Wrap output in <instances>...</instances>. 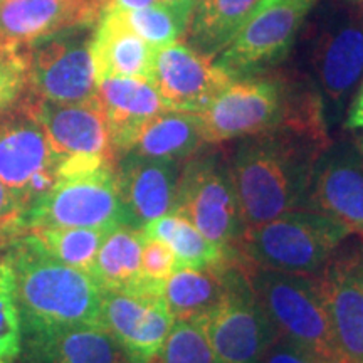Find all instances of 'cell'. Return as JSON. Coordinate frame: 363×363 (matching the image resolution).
I'll return each mask as SVG.
<instances>
[{"label":"cell","instance_id":"cell-5","mask_svg":"<svg viewBox=\"0 0 363 363\" xmlns=\"http://www.w3.org/2000/svg\"><path fill=\"white\" fill-rule=\"evenodd\" d=\"M244 271L281 338L323 363H343L318 276L257 267Z\"/></svg>","mask_w":363,"mask_h":363},{"label":"cell","instance_id":"cell-14","mask_svg":"<svg viewBox=\"0 0 363 363\" xmlns=\"http://www.w3.org/2000/svg\"><path fill=\"white\" fill-rule=\"evenodd\" d=\"M316 276L343 363H363V239L348 238Z\"/></svg>","mask_w":363,"mask_h":363},{"label":"cell","instance_id":"cell-22","mask_svg":"<svg viewBox=\"0 0 363 363\" xmlns=\"http://www.w3.org/2000/svg\"><path fill=\"white\" fill-rule=\"evenodd\" d=\"M96 99L110 126L116 160L140 126L169 110L152 81L143 78L99 79Z\"/></svg>","mask_w":363,"mask_h":363},{"label":"cell","instance_id":"cell-25","mask_svg":"<svg viewBox=\"0 0 363 363\" xmlns=\"http://www.w3.org/2000/svg\"><path fill=\"white\" fill-rule=\"evenodd\" d=\"M234 261L208 267H179L163 284V299L175 320H197L224 296Z\"/></svg>","mask_w":363,"mask_h":363},{"label":"cell","instance_id":"cell-39","mask_svg":"<svg viewBox=\"0 0 363 363\" xmlns=\"http://www.w3.org/2000/svg\"><path fill=\"white\" fill-rule=\"evenodd\" d=\"M342 2L353 4V6H363V0H342Z\"/></svg>","mask_w":363,"mask_h":363},{"label":"cell","instance_id":"cell-32","mask_svg":"<svg viewBox=\"0 0 363 363\" xmlns=\"http://www.w3.org/2000/svg\"><path fill=\"white\" fill-rule=\"evenodd\" d=\"M27 93V51L0 45V111L17 104Z\"/></svg>","mask_w":363,"mask_h":363},{"label":"cell","instance_id":"cell-31","mask_svg":"<svg viewBox=\"0 0 363 363\" xmlns=\"http://www.w3.org/2000/svg\"><path fill=\"white\" fill-rule=\"evenodd\" d=\"M152 363H217L197 320H175L169 338Z\"/></svg>","mask_w":363,"mask_h":363},{"label":"cell","instance_id":"cell-37","mask_svg":"<svg viewBox=\"0 0 363 363\" xmlns=\"http://www.w3.org/2000/svg\"><path fill=\"white\" fill-rule=\"evenodd\" d=\"M160 2V0H99L103 9H118V11H136V9H143L153 4Z\"/></svg>","mask_w":363,"mask_h":363},{"label":"cell","instance_id":"cell-29","mask_svg":"<svg viewBox=\"0 0 363 363\" xmlns=\"http://www.w3.org/2000/svg\"><path fill=\"white\" fill-rule=\"evenodd\" d=\"M110 229L113 227H40L29 233L62 264L91 274L99 247Z\"/></svg>","mask_w":363,"mask_h":363},{"label":"cell","instance_id":"cell-16","mask_svg":"<svg viewBox=\"0 0 363 363\" xmlns=\"http://www.w3.org/2000/svg\"><path fill=\"white\" fill-rule=\"evenodd\" d=\"M150 81L169 110L201 113L233 79L189 44L155 49Z\"/></svg>","mask_w":363,"mask_h":363},{"label":"cell","instance_id":"cell-26","mask_svg":"<svg viewBox=\"0 0 363 363\" xmlns=\"http://www.w3.org/2000/svg\"><path fill=\"white\" fill-rule=\"evenodd\" d=\"M261 0H197L187 30L189 45L216 59L256 16Z\"/></svg>","mask_w":363,"mask_h":363},{"label":"cell","instance_id":"cell-13","mask_svg":"<svg viewBox=\"0 0 363 363\" xmlns=\"http://www.w3.org/2000/svg\"><path fill=\"white\" fill-rule=\"evenodd\" d=\"M163 291H103L99 325L111 335L126 363H152L174 328Z\"/></svg>","mask_w":363,"mask_h":363},{"label":"cell","instance_id":"cell-24","mask_svg":"<svg viewBox=\"0 0 363 363\" xmlns=\"http://www.w3.org/2000/svg\"><path fill=\"white\" fill-rule=\"evenodd\" d=\"M142 229L118 224L110 229L99 247L91 276L103 291L163 289L165 283L145 279L142 274Z\"/></svg>","mask_w":363,"mask_h":363},{"label":"cell","instance_id":"cell-8","mask_svg":"<svg viewBox=\"0 0 363 363\" xmlns=\"http://www.w3.org/2000/svg\"><path fill=\"white\" fill-rule=\"evenodd\" d=\"M48 135L57 157V179L115 167L110 126L96 96L79 103L22 98Z\"/></svg>","mask_w":363,"mask_h":363},{"label":"cell","instance_id":"cell-6","mask_svg":"<svg viewBox=\"0 0 363 363\" xmlns=\"http://www.w3.org/2000/svg\"><path fill=\"white\" fill-rule=\"evenodd\" d=\"M121 222L115 167L61 177L0 229L12 238L40 227H115Z\"/></svg>","mask_w":363,"mask_h":363},{"label":"cell","instance_id":"cell-7","mask_svg":"<svg viewBox=\"0 0 363 363\" xmlns=\"http://www.w3.org/2000/svg\"><path fill=\"white\" fill-rule=\"evenodd\" d=\"M175 211L222 251L234 252L246 225L229 160L222 153L202 148L182 163Z\"/></svg>","mask_w":363,"mask_h":363},{"label":"cell","instance_id":"cell-20","mask_svg":"<svg viewBox=\"0 0 363 363\" xmlns=\"http://www.w3.org/2000/svg\"><path fill=\"white\" fill-rule=\"evenodd\" d=\"M26 363H126L115 340L103 326L24 331Z\"/></svg>","mask_w":363,"mask_h":363},{"label":"cell","instance_id":"cell-1","mask_svg":"<svg viewBox=\"0 0 363 363\" xmlns=\"http://www.w3.org/2000/svg\"><path fill=\"white\" fill-rule=\"evenodd\" d=\"M199 116L207 145L278 131L331 145L320 91L279 74L233 81Z\"/></svg>","mask_w":363,"mask_h":363},{"label":"cell","instance_id":"cell-34","mask_svg":"<svg viewBox=\"0 0 363 363\" xmlns=\"http://www.w3.org/2000/svg\"><path fill=\"white\" fill-rule=\"evenodd\" d=\"M257 363H323L316 357L310 355L301 348L294 347L293 343L286 342L284 338L278 337L269 345V348L261 357Z\"/></svg>","mask_w":363,"mask_h":363},{"label":"cell","instance_id":"cell-38","mask_svg":"<svg viewBox=\"0 0 363 363\" xmlns=\"http://www.w3.org/2000/svg\"><path fill=\"white\" fill-rule=\"evenodd\" d=\"M279 2H283V0H261L259 7H257V12L262 11V9H267V7L274 6V4H279ZM257 12H256V13H257Z\"/></svg>","mask_w":363,"mask_h":363},{"label":"cell","instance_id":"cell-10","mask_svg":"<svg viewBox=\"0 0 363 363\" xmlns=\"http://www.w3.org/2000/svg\"><path fill=\"white\" fill-rule=\"evenodd\" d=\"M93 29L72 27L26 49L27 96L49 103H79L96 96Z\"/></svg>","mask_w":363,"mask_h":363},{"label":"cell","instance_id":"cell-3","mask_svg":"<svg viewBox=\"0 0 363 363\" xmlns=\"http://www.w3.org/2000/svg\"><path fill=\"white\" fill-rule=\"evenodd\" d=\"M4 247L16 274L24 331L99 325L103 289L93 276L62 264L30 233L12 235Z\"/></svg>","mask_w":363,"mask_h":363},{"label":"cell","instance_id":"cell-28","mask_svg":"<svg viewBox=\"0 0 363 363\" xmlns=\"http://www.w3.org/2000/svg\"><path fill=\"white\" fill-rule=\"evenodd\" d=\"M195 6L197 0H160L153 6L136 11H120V13L136 35L153 49H158L185 38Z\"/></svg>","mask_w":363,"mask_h":363},{"label":"cell","instance_id":"cell-17","mask_svg":"<svg viewBox=\"0 0 363 363\" xmlns=\"http://www.w3.org/2000/svg\"><path fill=\"white\" fill-rule=\"evenodd\" d=\"M308 208L331 217L363 239V153L352 143H340L321 153L315 163Z\"/></svg>","mask_w":363,"mask_h":363},{"label":"cell","instance_id":"cell-4","mask_svg":"<svg viewBox=\"0 0 363 363\" xmlns=\"http://www.w3.org/2000/svg\"><path fill=\"white\" fill-rule=\"evenodd\" d=\"M348 238L350 230L331 217L298 208L246 227L234 251L242 267L316 276Z\"/></svg>","mask_w":363,"mask_h":363},{"label":"cell","instance_id":"cell-35","mask_svg":"<svg viewBox=\"0 0 363 363\" xmlns=\"http://www.w3.org/2000/svg\"><path fill=\"white\" fill-rule=\"evenodd\" d=\"M22 203L17 195L0 180V229L11 224L21 212Z\"/></svg>","mask_w":363,"mask_h":363},{"label":"cell","instance_id":"cell-41","mask_svg":"<svg viewBox=\"0 0 363 363\" xmlns=\"http://www.w3.org/2000/svg\"><path fill=\"white\" fill-rule=\"evenodd\" d=\"M0 2H4V0H0Z\"/></svg>","mask_w":363,"mask_h":363},{"label":"cell","instance_id":"cell-40","mask_svg":"<svg viewBox=\"0 0 363 363\" xmlns=\"http://www.w3.org/2000/svg\"><path fill=\"white\" fill-rule=\"evenodd\" d=\"M2 44H4V43H2V40H0V45H2Z\"/></svg>","mask_w":363,"mask_h":363},{"label":"cell","instance_id":"cell-12","mask_svg":"<svg viewBox=\"0 0 363 363\" xmlns=\"http://www.w3.org/2000/svg\"><path fill=\"white\" fill-rule=\"evenodd\" d=\"M315 0H283L262 9L222 51L216 65L230 79L266 74L288 56Z\"/></svg>","mask_w":363,"mask_h":363},{"label":"cell","instance_id":"cell-9","mask_svg":"<svg viewBox=\"0 0 363 363\" xmlns=\"http://www.w3.org/2000/svg\"><path fill=\"white\" fill-rule=\"evenodd\" d=\"M197 321L217 363H257L279 337L238 262L230 269L224 296Z\"/></svg>","mask_w":363,"mask_h":363},{"label":"cell","instance_id":"cell-2","mask_svg":"<svg viewBox=\"0 0 363 363\" xmlns=\"http://www.w3.org/2000/svg\"><path fill=\"white\" fill-rule=\"evenodd\" d=\"M240 140L229 165L244 225L308 208L313 169L328 147L284 131Z\"/></svg>","mask_w":363,"mask_h":363},{"label":"cell","instance_id":"cell-18","mask_svg":"<svg viewBox=\"0 0 363 363\" xmlns=\"http://www.w3.org/2000/svg\"><path fill=\"white\" fill-rule=\"evenodd\" d=\"M182 163L126 153L115 163L121 222L142 229L175 211Z\"/></svg>","mask_w":363,"mask_h":363},{"label":"cell","instance_id":"cell-30","mask_svg":"<svg viewBox=\"0 0 363 363\" xmlns=\"http://www.w3.org/2000/svg\"><path fill=\"white\" fill-rule=\"evenodd\" d=\"M24 347V328L17 299L16 274L0 254V363H16Z\"/></svg>","mask_w":363,"mask_h":363},{"label":"cell","instance_id":"cell-21","mask_svg":"<svg viewBox=\"0 0 363 363\" xmlns=\"http://www.w3.org/2000/svg\"><path fill=\"white\" fill-rule=\"evenodd\" d=\"M96 79H150L155 49L136 35L116 9H103L91 39Z\"/></svg>","mask_w":363,"mask_h":363},{"label":"cell","instance_id":"cell-11","mask_svg":"<svg viewBox=\"0 0 363 363\" xmlns=\"http://www.w3.org/2000/svg\"><path fill=\"white\" fill-rule=\"evenodd\" d=\"M0 180L17 195L22 208L57 180V157L24 99L0 111Z\"/></svg>","mask_w":363,"mask_h":363},{"label":"cell","instance_id":"cell-15","mask_svg":"<svg viewBox=\"0 0 363 363\" xmlns=\"http://www.w3.org/2000/svg\"><path fill=\"white\" fill-rule=\"evenodd\" d=\"M313 62L325 96L342 104L363 78V6L343 2L330 12L318 34Z\"/></svg>","mask_w":363,"mask_h":363},{"label":"cell","instance_id":"cell-36","mask_svg":"<svg viewBox=\"0 0 363 363\" xmlns=\"http://www.w3.org/2000/svg\"><path fill=\"white\" fill-rule=\"evenodd\" d=\"M347 128L357 131L358 136H360V150L363 153V83L360 89L357 91L355 98H353L350 110H348Z\"/></svg>","mask_w":363,"mask_h":363},{"label":"cell","instance_id":"cell-23","mask_svg":"<svg viewBox=\"0 0 363 363\" xmlns=\"http://www.w3.org/2000/svg\"><path fill=\"white\" fill-rule=\"evenodd\" d=\"M206 145L199 113L165 110L135 131L121 155L131 153L184 163Z\"/></svg>","mask_w":363,"mask_h":363},{"label":"cell","instance_id":"cell-27","mask_svg":"<svg viewBox=\"0 0 363 363\" xmlns=\"http://www.w3.org/2000/svg\"><path fill=\"white\" fill-rule=\"evenodd\" d=\"M147 238L162 240L174 251L179 267L219 266L235 259L234 252H225L199 233V229L180 212H170L142 227Z\"/></svg>","mask_w":363,"mask_h":363},{"label":"cell","instance_id":"cell-33","mask_svg":"<svg viewBox=\"0 0 363 363\" xmlns=\"http://www.w3.org/2000/svg\"><path fill=\"white\" fill-rule=\"evenodd\" d=\"M175 269H179V261L174 251L162 240L145 235L142 251L143 278L155 281V283H165Z\"/></svg>","mask_w":363,"mask_h":363},{"label":"cell","instance_id":"cell-19","mask_svg":"<svg viewBox=\"0 0 363 363\" xmlns=\"http://www.w3.org/2000/svg\"><path fill=\"white\" fill-rule=\"evenodd\" d=\"M99 16V0H4L0 40L27 49L72 27L96 26Z\"/></svg>","mask_w":363,"mask_h":363},{"label":"cell","instance_id":"cell-42","mask_svg":"<svg viewBox=\"0 0 363 363\" xmlns=\"http://www.w3.org/2000/svg\"><path fill=\"white\" fill-rule=\"evenodd\" d=\"M0 244H2V242H0Z\"/></svg>","mask_w":363,"mask_h":363}]
</instances>
